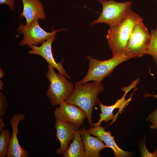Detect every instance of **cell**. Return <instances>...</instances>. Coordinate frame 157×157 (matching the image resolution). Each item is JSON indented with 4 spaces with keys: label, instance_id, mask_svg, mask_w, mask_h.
Segmentation results:
<instances>
[{
    "label": "cell",
    "instance_id": "1",
    "mask_svg": "<svg viewBox=\"0 0 157 157\" xmlns=\"http://www.w3.org/2000/svg\"><path fill=\"white\" fill-rule=\"evenodd\" d=\"M104 90L101 82L93 81L90 83H75V88L65 102L76 105L85 114L90 126L92 127L93 108L99 103L98 95Z\"/></svg>",
    "mask_w": 157,
    "mask_h": 157
},
{
    "label": "cell",
    "instance_id": "2",
    "mask_svg": "<svg viewBox=\"0 0 157 157\" xmlns=\"http://www.w3.org/2000/svg\"><path fill=\"white\" fill-rule=\"evenodd\" d=\"M142 19L131 10L122 21L110 27L106 38L113 56L124 52L135 26Z\"/></svg>",
    "mask_w": 157,
    "mask_h": 157
},
{
    "label": "cell",
    "instance_id": "3",
    "mask_svg": "<svg viewBox=\"0 0 157 157\" xmlns=\"http://www.w3.org/2000/svg\"><path fill=\"white\" fill-rule=\"evenodd\" d=\"M89 60V69L87 73L78 83H86L90 81H101L109 76L115 68L120 64L131 58L123 52L105 60H99L87 55Z\"/></svg>",
    "mask_w": 157,
    "mask_h": 157
},
{
    "label": "cell",
    "instance_id": "4",
    "mask_svg": "<svg viewBox=\"0 0 157 157\" xmlns=\"http://www.w3.org/2000/svg\"><path fill=\"white\" fill-rule=\"evenodd\" d=\"M47 67L46 77L50 84L46 94L52 105H60L71 95L74 89V86L65 76L56 73L51 65H48Z\"/></svg>",
    "mask_w": 157,
    "mask_h": 157
},
{
    "label": "cell",
    "instance_id": "5",
    "mask_svg": "<svg viewBox=\"0 0 157 157\" xmlns=\"http://www.w3.org/2000/svg\"><path fill=\"white\" fill-rule=\"evenodd\" d=\"M102 5V12L99 17L90 26L104 23L110 27L116 25L124 19L131 10V1L117 2L114 0H97Z\"/></svg>",
    "mask_w": 157,
    "mask_h": 157
},
{
    "label": "cell",
    "instance_id": "6",
    "mask_svg": "<svg viewBox=\"0 0 157 157\" xmlns=\"http://www.w3.org/2000/svg\"><path fill=\"white\" fill-rule=\"evenodd\" d=\"M151 38L142 19L135 26L123 53L131 58L147 54Z\"/></svg>",
    "mask_w": 157,
    "mask_h": 157
},
{
    "label": "cell",
    "instance_id": "7",
    "mask_svg": "<svg viewBox=\"0 0 157 157\" xmlns=\"http://www.w3.org/2000/svg\"><path fill=\"white\" fill-rule=\"evenodd\" d=\"M17 31L19 34H22L24 35L23 39L19 43V45H27L29 48L32 45L38 46L39 44H42L59 31H67L66 29L62 28L55 30L53 29L51 32H47L40 26L38 20L28 26L23 23L19 24Z\"/></svg>",
    "mask_w": 157,
    "mask_h": 157
},
{
    "label": "cell",
    "instance_id": "8",
    "mask_svg": "<svg viewBox=\"0 0 157 157\" xmlns=\"http://www.w3.org/2000/svg\"><path fill=\"white\" fill-rule=\"evenodd\" d=\"M54 115L56 120L73 124L79 128L83 125L87 117L85 113L79 107L65 102L55 108Z\"/></svg>",
    "mask_w": 157,
    "mask_h": 157
},
{
    "label": "cell",
    "instance_id": "9",
    "mask_svg": "<svg viewBox=\"0 0 157 157\" xmlns=\"http://www.w3.org/2000/svg\"><path fill=\"white\" fill-rule=\"evenodd\" d=\"M56 38V34L49 38L42 43L40 46L38 47L36 45L31 46L30 47L31 49L29 51V53L41 56L48 63L49 65L56 68L60 74L64 75L68 78L71 79L63 67L62 64L63 60L57 63L53 56L51 50V46L53 42Z\"/></svg>",
    "mask_w": 157,
    "mask_h": 157
},
{
    "label": "cell",
    "instance_id": "10",
    "mask_svg": "<svg viewBox=\"0 0 157 157\" xmlns=\"http://www.w3.org/2000/svg\"><path fill=\"white\" fill-rule=\"evenodd\" d=\"M54 126L56 129V137L60 143L59 148L56 151L57 155L63 154L66 151L70 140L74 138L76 132L79 128L75 124L59 120H56Z\"/></svg>",
    "mask_w": 157,
    "mask_h": 157
},
{
    "label": "cell",
    "instance_id": "11",
    "mask_svg": "<svg viewBox=\"0 0 157 157\" xmlns=\"http://www.w3.org/2000/svg\"><path fill=\"white\" fill-rule=\"evenodd\" d=\"M25 118L22 113H17L13 115L11 118L10 123L12 130L7 156V157H28V152L20 146L17 138L18 133V125L22 120Z\"/></svg>",
    "mask_w": 157,
    "mask_h": 157
},
{
    "label": "cell",
    "instance_id": "12",
    "mask_svg": "<svg viewBox=\"0 0 157 157\" xmlns=\"http://www.w3.org/2000/svg\"><path fill=\"white\" fill-rule=\"evenodd\" d=\"M23 5L20 17L26 18V25L30 24L35 21L41 19L44 20L46 15L44 7L39 0H21Z\"/></svg>",
    "mask_w": 157,
    "mask_h": 157
},
{
    "label": "cell",
    "instance_id": "13",
    "mask_svg": "<svg viewBox=\"0 0 157 157\" xmlns=\"http://www.w3.org/2000/svg\"><path fill=\"white\" fill-rule=\"evenodd\" d=\"M90 135H93L101 139L106 145L112 149L115 157H124L130 156L132 152L124 151L120 149L117 145L114 140V137L111 135L110 131H105V128L100 126L92 127L87 130Z\"/></svg>",
    "mask_w": 157,
    "mask_h": 157
},
{
    "label": "cell",
    "instance_id": "14",
    "mask_svg": "<svg viewBox=\"0 0 157 157\" xmlns=\"http://www.w3.org/2000/svg\"><path fill=\"white\" fill-rule=\"evenodd\" d=\"M131 94V97L128 99H126L125 97L128 92H125L124 96L120 99L118 100L113 105L110 106H106L103 104L99 101V106L101 108V113L99 115L100 118L98 121L93 123L92 127L95 126H100L102 122L103 121L106 122L112 119H115L116 116L114 115L113 112L116 108L119 109L118 113H121L125 107L129 104L132 99V96L134 92Z\"/></svg>",
    "mask_w": 157,
    "mask_h": 157
},
{
    "label": "cell",
    "instance_id": "15",
    "mask_svg": "<svg viewBox=\"0 0 157 157\" xmlns=\"http://www.w3.org/2000/svg\"><path fill=\"white\" fill-rule=\"evenodd\" d=\"M81 135L84 148L85 157H100L101 151L108 147L99 138L92 136L83 126Z\"/></svg>",
    "mask_w": 157,
    "mask_h": 157
},
{
    "label": "cell",
    "instance_id": "16",
    "mask_svg": "<svg viewBox=\"0 0 157 157\" xmlns=\"http://www.w3.org/2000/svg\"><path fill=\"white\" fill-rule=\"evenodd\" d=\"M81 129H80L76 132L72 142L63 154V157H85L84 146L81 135Z\"/></svg>",
    "mask_w": 157,
    "mask_h": 157
},
{
    "label": "cell",
    "instance_id": "17",
    "mask_svg": "<svg viewBox=\"0 0 157 157\" xmlns=\"http://www.w3.org/2000/svg\"><path fill=\"white\" fill-rule=\"evenodd\" d=\"M0 134V157L7 156L10 141L11 133L8 130L2 131Z\"/></svg>",
    "mask_w": 157,
    "mask_h": 157
},
{
    "label": "cell",
    "instance_id": "18",
    "mask_svg": "<svg viewBox=\"0 0 157 157\" xmlns=\"http://www.w3.org/2000/svg\"><path fill=\"white\" fill-rule=\"evenodd\" d=\"M151 38L147 54L151 56L157 66V26L151 31Z\"/></svg>",
    "mask_w": 157,
    "mask_h": 157
},
{
    "label": "cell",
    "instance_id": "19",
    "mask_svg": "<svg viewBox=\"0 0 157 157\" xmlns=\"http://www.w3.org/2000/svg\"><path fill=\"white\" fill-rule=\"evenodd\" d=\"M7 97L1 92H0V118L5 114L8 106Z\"/></svg>",
    "mask_w": 157,
    "mask_h": 157
},
{
    "label": "cell",
    "instance_id": "20",
    "mask_svg": "<svg viewBox=\"0 0 157 157\" xmlns=\"http://www.w3.org/2000/svg\"><path fill=\"white\" fill-rule=\"evenodd\" d=\"M140 150L142 157H157V148L154 153H150L148 150L144 142L141 145Z\"/></svg>",
    "mask_w": 157,
    "mask_h": 157
},
{
    "label": "cell",
    "instance_id": "21",
    "mask_svg": "<svg viewBox=\"0 0 157 157\" xmlns=\"http://www.w3.org/2000/svg\"><path fill=\"white\" fill-rule=\"evenodd\" d=\"M147 120L152 123L151 126V129H157V108L149 115Z\"/></svg>",
    "mask_w": 157,
    "mask_h": 157
},
{
    "label": "cell",
    "instance_id": "22",
    "mask_svg": "<svg viewBox=\"0 0 157 157\" xmlns=\"http://www.w3.org/2000/svg\"><path fill=\"white\" fill-rule=\"evenodd\" d=\"M15 0H0V5L6 4L8 5L12 10H13L15 8L14 3Z\"/></svg>",
    "mask_w": 157,
    "mask_h": 157
},
{
    "label": "cell",
    "instance_id": "23",
    "mask_svg": "<svg viewBox=\"0 0 157 157\" xmlns=\"http://www.w3.org/2000/svg\"><path fill=\"white\" fill-rule=\"evenodd\" d=\"M139 79L138 78L134 81L128 87H123L122 89V91L124 92H128L131 89L136 87L139 82Z\"/></svg>",
    "mask_w": 157,
    "mask_h": 157
},
{
    "label": "cell",
    "instance_id": "24",
    "mask_svg": "<svg viewBox=\"0 0 157 157\" xmlns=\"http://www.w3.org/2000/svg\"><path fill=\"white\" fill-rule=\"evenodd\" d=\"M5 122L3 119L1 118H0V132H1L3 130V128L5 127Z\"/></svg>",
    "mask_w": 157,
    "mask_h": 157
},
{
    "label": "cell",
    "instance_id": "25",
    "mask_svg": "<svg viewBox=\"0 0 157 157\" xmlns=\"http://www.w3.org/2000/svg\"><path fill=\"white\" fill-rule=\"evenodd\" d=\"M144 97H153L157 99V94H151L146 93L144 94Z\"/></svg>",
    "mask_w": 157,
    "mask_h": 157
},
{
    "label": "cell",
    "instance_id": "26",
    "mask_svg": "<svg viewBox=\"0 0 157 157\" xmlns=\"http://www.w3.org/2000/svg\"><path fill=\"white\" fill-rule=\"evenodd\" d=\"M5 73L4 71L1 68H0V79L2 78L4 76Z\"/></svg>",
    "mask_w": 157,
    "mask_h": 157
},
{
    "label": "cell",
    "instance_id": "27",
    "mask_svg": "<svg viewBox=\"0 0 157 157\" xmlns=\"http://www.w3.org/2000/svg\"><path fill=\"white\" fill-rule=\"evenodd\" d=\"M3 85H4V84H3V81L0 80V90H2L3 89Z\"/></svg>",
    "mask_w": 157,
    "mask_h": 157
}]
</instances>
